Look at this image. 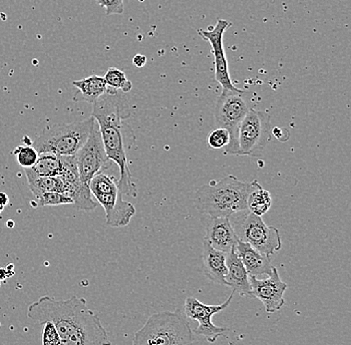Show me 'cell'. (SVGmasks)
Wrapping results in <instances>:
<instances>
[{
    "label": "cell",
    "instance_id": "obj_1",
    "mask_svg": "<svg viewBox=\"0 0 351 345\" xmlns=\"http://www.w3.org/2000/svg\"><path fill=\"white\" fill-rule=\"evenodd\" d=\"M27 316L39 325L52 322L60 345H111L100 318L84 298L72 296L67 300H55L44 296L29 305Z\"/></svg>",
    "mask_w": 351,
    "mask_h": 345
},
{
    "label": "cell",
    "instance_id": "obj_2",
    "mask_svg": "<svg viewBox=\"0 0 351 345\" xmlns=\"http://www.w3.org/2000/svg\"><path fill=\"white\" fill-rule=\"evenodd\" d=\"M130 115L128 103L118 93H105L93 103L92 117L95 119L100 128L107 158L119 169L118 188L123 198L138 195L137 186L132 179L127 161V153L136 141L130 125L125 122Z\"/></svg>",
    "mask_w": 351,
    "mask_h": 345
},
{
    "label": "cell",
    "instance_id": "obj_3",
    "mask_svg": "<svg viewBox=\"0 0 351 345\" xmlns=\"http://www.w3.org/2000/svg\"><path fill=\"white\" fill-rule=\"evenodd\" d=\"M258 183L241 182L234 176H227L219 181L212 180L197 189L194 204L197 210L210 217H230L247 210V198Z\"/></svg>",
    "mask_w": 351,
    "mask_h": 345
},
{
    "label": "cell",
    "instance_id": "obj_4",
    "mask_svg": "<svg viewBox=\"0 0 351 345\" xmlns=\"http://www.w3.org/2000/svg\"><path fill=\"white\" fill-rule=\"evenodd\" d=\"M194 333L179 311L154 313L139 331L133 345H193Z\"/></svg>",
    "mask_w": 351,
    "mask_h": 345
},
{
    "label": "cell",
    "instance_id": "obj_5",
    "mask_svg": "<svg viewBox=\"0 0 351 345\" xmlns=\"http://www.w3.org/2000/svg\"><path fill=\"white\" fill-rule=\"evenodd\" d=\"M94 124L95 119L91 116L69 124L48 125L33 143V147L39 155L75 156L86 142Z\"/></svg>",
    "mask_w": 351,
    "mask_h": 345
},
{
    "label": "cell",
    "instance_id": "obj_6",
    "mask_svg": "<svg viewBox=\"0 0 351 345\" xmlns=\"http://www.w3.org/2000/svg\"><path fill=\"white\" fill-rule=\"evenodd\" d=\"M90 191L98 204L104 209L106 225L112 228H124L135 216L136 209L123 199L118 180L114 176L101 172L90 182Z\"/></svg>",
    "mask_w": 351,
    "mask_h": 345
},
{
    "label": "cell",
    "instance_id": "obj_7",
    "mask_svg": "<svg viewBox=\"0 0 351 345\" xmlns=\"http://www.w3.org/2000/svg\"><path fill=\"white\" fill-rule=\"evenodd\" d=\"M230 221L239 239L249 243L261 254L271 257L282 248V239L278 228L267 226L262 217L252 214L249 210H243L230 216Z\"/></svg>",
    "mask_w": 351,
    "mask_h": 345
},
{
    "label": "cell",
    "instance_id": "obj_8",
    "mask_svg": "<svg viewBox=\"0 0 351 345\" xmlns=\"http://www.w3.org/2000/svg\"><path fill=\"white\" fill-rule=\"evenodd\" d=\"M245 91L223 90L215 106V124L217 128H223L229 132L230 142L226 147V153L238 155L239 129L243 118L251 109L241 97Z\"/></svg>",
    "mask_w": 351,
    "mask_h": 345
},
{
    "label": "cell",
    "instance_id": "obj_9",
    "mask_svg": "<svg viewBox=\"0 0 351 345\" xmlns=\"http://www.w3.org/2000/svg\"><path fill=\"white\" fill-rule=\"evenodd\" d=\"M271 137V118L265 112L250 109L239 129L237 156L261 157Z\"/></svg>",
    "mask_w": 351,
    "mask_h": 345
},
{
    "label": "cell",
    "instance_id": "obj_10",
    "mask_svg": "<svg viewBox=\"0 0 351 345\" xmlns=\"http://www.w3.org/2000/svg\"><path fill=\"white\" fill-rule=\"evenodd\" d=\"M75 158L80 181L88 187L94 176L104 172L111 166L112 162L105 153L100 128L96 121L89 137L77 152Z\"/></svg>",
    "mask_w": 351,
    "mask_h": 345
},
{
    "label": "cell",
    "instance_id": "obj_11",
    "mask_svg": "<svg viewBox=\"0 0 351 345\" xmlns=\"http://www.w3.org/2000/svg\"><path fill=\"white\" fill-rule=\"evenodd\" d=\"M234 292L229 296L225 302L218 305H208L199 302L195 298H188L185 302V313L190 320H197L199 326L193 331V333L197 335L204 336L210 344H214L219 337L226 335L228 329L226 327L216 326L212 322V318L215 314L221 313L229 307L234 298Z\"/></svg>",
    "mask_w": 351,
    "mask_h": 345
},
{
    "label": "cell",
    "instance_id": "obj_12",
    "mask_svg": "<svg viewBox=\"0 0 351 345\" xmlns=\"http://www.w3.org/2000/svg\"><path fill=\"white\" fill-rule=\"evenodd\" d=\"M232 26L230 21L225 19H218L216 25L210 26L208 30L199 29L197 32L204 40L208 41L212 46L214 54L215 80L221 85L223 90L229 91H241L234 84L229 73V64L223 47V35Z\"/></svg>",
    "mask_w": 351,
    "mask_h": 345
},
{
    "label": "cell",
    "instance_id": "obj_13",
    "mask_svg": "<svg viewBox=\"0 0 351 345\" xmlns=\"http://www.w3.org/2000/svg\"><path fill=\"white\" fill-rule=\"evenodd\" d=\"M250 285L251 298L261 300L267 313H276L285 305L284 296L287 285L282 281L276 267L273 274L263 280L250 276Z\"/></svg>",
    "mask_w": 351,
    "mask_h": 345
},
{
    "label": "cell",
    "instance_id": "obj_14",
    "mask_svg": "<svg viewBox=\"0 0 351 345\" xmlns=\"http://www.w3.org/2000/svg\"><path fill=\"white\" fill-rule=\"evenodd\" d=\"M207 239L213 248L229 252L238 245L239 237L230 224V217H210L207 226Z\"/></svg>",
    "mask_w": 351,
    "mask_h": 345
},
{
    "label": "cell",
    "instance_id": "obj_15",
    "mask_svg": "<svg viewBox=\"0 0 351 345\" xmlns=\"http://www.w3.org/2000/svg\"><path fill=\"white\" fill-rule=\"evenodd\" d=\"M236 252L249 276L260 278V276H269L273 274L274 267L271 263V257L261 254L249 243H243L239 239Z\"/></svg>",
    "mask_w": 351,
    "mask_h": 345
},
{
    "label": "cell",
    "instance_id": "obj_16",
    "mask_svg": "<svg viewBox=\"0 0 351 345\" xmlns=\"http://www.w3.org/2000/svg\"><path fill=\"white\" fill-rule=\"evenodd\" d=\"M227 252L216 250L207 239L203 241V270L208 280L217 285H227Z\"/></svg>",
    "mask_w": 351,
    "mask_h": 345
},
{
    "label": "cell",
    "instance_id": "obj_17",
    "mask_svg": "<svg viewBox=\"0 0 351 345\" xmlns=\"http://www.w3.org/2000/svg\"><path fill=\"white\" fill-rule=\"evenodd\" d=\"M227 269L228 272L225 276L227 287H230L234 292H239L241 296L251 298L250 276L237 254L236 248L228 252Z\"/></svg>",
    "mask_w": 351,
    "mask_h": 345
},
{
    "label": "cell",
    "instance_id": "obj_18",
    "mask_svg": "<svg viewBox=\"0 0 351 345\" xmlns=\"http://www.w3.org/2000/svg\"><path fill=\"white\" fill-rule=\"evenodd\" d=\"M78 89V93L74 96L75 101H86L93 104L98 98L104 95L107 91V85L104 77L92 75L72 82Z\"/></svg>",
    "mask_w": 351,
    "mask_h": 345
},
{
    "label": "cell",
    "instance_id": "obj_19",
    "mask_svg": "<svg viewBox=\"0 0 351 345\" xmlns=\"http://www.w3.org/2000/svg\"><path fill=\"white\" fill-rule=\"evenodd\" d=\"M30 192L35 198L44 193H60L69 195L70 186L65 183L60 177H26Z\"/></svg>",
    "mask_w": 351,
    "mask_h": 345
},
{
    "label": "cell",
    "instance_id": "obj_20",
    "mask_svg": "<svg viewBox=\"0 0 351 345\" xmlns=\"http://www.w3.org/2000/svg\"><path fill=\"white\" fill-rule=\"evenodd\" d=\"M62 170L60 157L52 154L39 155L38 160L32 168L24 169L26 177H55Z\"/></svg>",
    "mask_w": 351,
    "mask_h": 345
},
{
    "label": "cell",
    "instance_id": "obj_21",
    "mask_svg": "<svg viewBox=\"0 0 351 345\" xmlns=\"http://www.w3.org/2000/svg\"><path fill=\"white\" fill-rule=\"evenodd\" d=\"M273 204V199L269 192L265 191L260 184L247 198V210L256 216L262 217L267 214Z\"/></svg>",
    "mask_w": 351,
    "mask_h": 345
},
{
    "label": "cell",
    "instance_id": "obj_22",
    "mask_svg": "<svg viewBox=\"0 0 351 345\" xmlns=\"http://www.w3.org/2000/svg\"><path fill=\"white\" fill-rule=\"evenodd\" d=\"M104 80L107 85L106 93L108 94L118 93V90H121L123 93H128L133 87L125 72L116 67L108 68L104 75Z\"/></svg>",
    "mask_w": 351,
    "mask_h": 345
},
{
    "label": "cell",
    "instance_id": "obj_23",
    "mask_svg": "<svg viewBox=\"0 0 351 345\" xmlns=\"http://www.w3.org/2000/svg\"><path fill=\"white\" fill-rule=\"evenodd\" d=\"M12 153L16 157L19 164L24 169L32 168L39 157V154L35 150L34 147L26 145L16 147Z\"/></svg>",
    "mask_w": 351,
    "mask_h": 345
},
{
    "label": "cell",
    "instance_id": "obj_24",
    "mask_svg": "<svg viewBox=\"0 0 351 345\" xmlns=\"http://www.w3.org/2000/svg\"><path fill=\"white\" fill-rule=\"evenodd\" d=\"M35 199L36 206L73 205V200L69 195L60 193H44Z\"/></svg>",
    "mask_w": 351,
    "mask_h": 345
},
{
    "label": "cell",
    "instance_id": "obj_25",
    "mask_svg": "<svg viewBox=\"0 0 351 345\" xmlns=\"http://www.w3.org/2000/svg\"><path fill=\"white\" fill-rule=\"evenodd\" d=\"M230 142L229 132L223 128H215L208 136V145L214 150L226 148Z\"/></svg>",
    "mask_w": 351,
    "mask_h": 345
},
{
    "label": "cell",
    "instance_id": "obj_26",
    "mask_svg": "<svg viewBox=\"0 0 351 345\" xmlns=\"http://www.w3.org/2000/svg\"><path fill=\"white\" fill-rule=\"evenodd\" d=\"M41 326H43V333H41V344L43 345H60V337H59L58 333L52 322H43Z\"/></svg>",
    "mask_w": 351,
    "mask_h": 345
},
{
    "label": "cell",
    "instance_id": "obj_27",
    "mask_svg": "<svg viewBox=\"0 0 351 345\" xmlns=\"http://www.w3.org/2000/svg\"><path fill=\"white\" fill-rule=\"evenodd\" d=\"M104 8L107 15H117L124 13V0H96Z\"/></svg>",
    "mask_w": 351,
    "mask_h": 345
},
{
    "label": "cell",
    "instance_id": "obj_28",
    "mask_svg": "<svg viewBox=\"0 0 351 345\" xmlns=\"http://www.w3.org/2000/svg\"><path fill=\"white\" fill-rule=\"evenodd\" d=\"M14 265H10L6 269L0 267V281H5L8 278L14 276Z\"/></svg>",
    "mask_w": 351,
    "mask_h": 345
},
{
    "label": "cell",
    "instance_id": "obj_29",
    "mask_svg": "<svg viewBox=\"0 0 351 345\" xmlns=\"http://www.w3.org/2000/svg\"><path fill=\"white\" fill-rule=\"evenodd\" d=\"M147 63V57L145 55L137 54L133 57V64L138 68L144 67Z\"/></svg>",
    "mask_w": 351,
    "mask_h": 345
},
{
    "label": "cell",
    "instance_id": "obj_30",
    "mask_svg": "<svg viewBox=\"0 0 351 345\" xmlns=\"http://www.w3.org/2000/svg\"><path fill=\"white\" fill-rule=\"evenodd\" d=\"M8 204H10V198H8V195H6L5 193H0V206L5 208Z\"/></svg>",
    "mask_w": 351,
    "mask_h": 345
},
{
    "label": "cell",
    "instance_id": "obj_31",
    "mask_svg": "<svg viewBox=\"0 0 351 345\" xmlns=\"http://www.w3.org/2000/svg\"><path fill=\"white\" fill-rule=\"evenodd\" d=\"M14 225L15 224L13 223V222L11 221V219H10V221L8 222V224H6V226H8V227L10 228L14 227Z\"/></svg>",
    "mask_w": 351,
    "mask_h": 345
},
{
    "label": "cell",
    "instance_id": "obj_32",
    "mask_svg": "<svg viewBox=\"0 0 351 345\" xmlns=\"http://www.w3.org/2000/svg\"><path fill=\"white\" fill-rule=\"evenodd\" d=\"M4 210V206H0V213L2 212V211Z\"/></svg>",
    "mask_w": 351,
    "mask_h": 345
},
{
    "label": "cell",
    "instance_id": "obj_33",
    "mask_svg": "<svg viewBox=\"0 0 351 345\" xmlns=\"http://www.w3.org/2000/svg\"><path fill=\"white\" fill-rule=\"evenodd\" d=\"M0 285H1V281H0Z\"/></svg>",
    "mask_w": 351,
    "mask_h": 345
}]
</instances>
